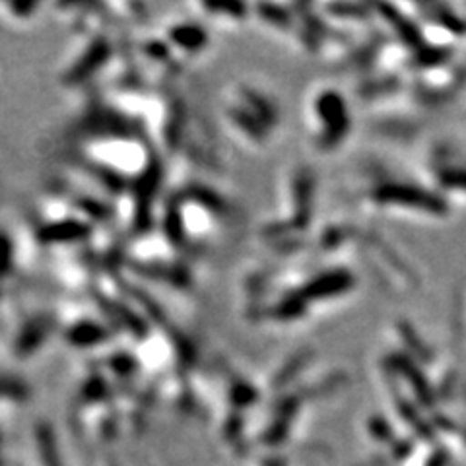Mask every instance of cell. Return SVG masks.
Segmentation results:
<instances>
[{
	"label": "cell",
	"mask_w": 466,
	"mask_h": 466,
	"mask_svg": "<svg viewBox=\"0 0 466 466\" xmlns=\"http://www.w3.org/2000/svg\"><path fill=\"white\" fill-rule=\"evenodd\" d=\"M224 116L233 137L245 146H262L276 127L279 113L268 97L251 86H236L224 101Z\"/></svg>",
	"instance_id": "obj_1"
},
{
	"label": "cell",
	"mask_w": 466,
	"mask_h": 466,
	"mask_svg": "<svg viewBox=\"0 0 466 466\" xmlns=\"http://www.w3.org/2000/svg\"><path fill=\"white\" fill-rule=\"evenodd\" d=\"M166 46L171 55L185 53L187 56H198L208 46V35L195 24H169L166 29Z\"/></svg>",
	"instance_id": "obj_3"
},
{
	"label": "cell",
	"mask_w": 466,
	"mask_h": 466,
	"mask_svg": "<svg viewBox=\"0 0 466 466\" xmlns=\"http://www.w3.org/2000/svg\"><path fill=\"white\" fill-rule=\"evenodd\" d=\"M87 152H90L92 162L116 169L115 173H125L123 169H142L146 166V152L142 146L125 138H111V142L92 144Z\"/></svg>",
	"instance_id": "obj_2"
},
{
	"label": "cell",
	"mask_w": 466,
	"mask_h": 466,
	"mask_svg": "<svg viewBox=\"0 0 466 466\" xmlns=\"http://www.w3.org/2000/svg\"><path fill=\"white\" fill-rule=\"evenodd\" d=\"M197 8L202 16H207L212 22H218L220 25L231 27L239 25L247 18V6H210V5H197Z\"/></svg>",
	"instance_id": "obj_4"
}]
</instances>
